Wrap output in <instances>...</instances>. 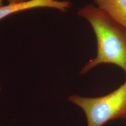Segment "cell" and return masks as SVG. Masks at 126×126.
Returning <instances> with one entry per match:
<instances>
[{
  "label": "cell",
  "mask_w": 126,
  "mask_h": 126,
  "mask_svg": "<svg viewBox=\"0 0 126 126\" xmlns=\"http://www.w3.org/2000/svg\"><path fill=\"white\" fill-rule=\"evenodd\" d=\"M69 100L86 114L87 126H102L107 122L126 117V81L119 88L103 97L89 98L74 95Z\"/></svg>",
  "instance_id": "obj_2"
},
{
  "label": "cell",
  "mask_w": 126,
  "mask_h": 126,
  "mask_svg": "<svg viewBox=\"0 0 126 126\" xmlns=\"http://www.w3.org/2000/svg\"><path fill=\"white\" fill-rule=\"evenodd\" d=\"M95 6L126 28V0H93Z\"/></svg>",
  "instance_id": "obj_4"
},
{
  "label": "cell",
  "mask_w": 126,
  "mask_h": 126,
  "mask_svg": "<svg viewBox=\"0 0 126 126\" xmlns=\"http://www.w3.org/2000/svg\"><path fill=\"white\" fill-rule=\"evenodd\" d=\"M78 15L90 23L96 37L97 54L82 68L84 74L100 63H111L126 73V28L92 4L80 8Z\"/></svg>",
  "instance_id": "obj_1"
},
{
  "label": "cell",
  "mask_w": 126,
  "mask_h": 126,
  "mask_svg": "<svg viewBox=\"0 0 126 126\" xmlns=\"http://www.w3.org/2000/svg\"><path fill=\"white\" fill-rule=\"evenodd\" d=\"M3 6V0H0V8Z\"/></svg>",
  "instance_id": "obj_6"
},
{
  "label": "cell",
  "mask_w": 126,
  "mask_h": 126,
  "mask_svg": "<svg viewBox=\"0 0 126 126\" xmlns=\"http://www.w3.org/2000/svg\"><path fill=\"white\" fill-rule=\"evenodd\" d=\"M72 6V3L70 1L60 0H30L17 3L9 4L0 8V20L13 14L27 9L50 8L65 13Z\"/></svg>",
  "instance_id": "obj_3"
},
{
  "label": "cell",
  "mask_w": 126,
  "mask_h": 126,
  "mask_svg": "<svg viewBox=\"0 0 126 126\" xmlns=\"http://www.w3.org/2000/svg\"><path fill=\"white\" fill-rule=\"evenodd\" d=\"M30 0H7L9 4H14V3H17L19 2H22L23 1H26Z\"/></svg>",
  "instance_id": "obj_5"
}]
</instances>
